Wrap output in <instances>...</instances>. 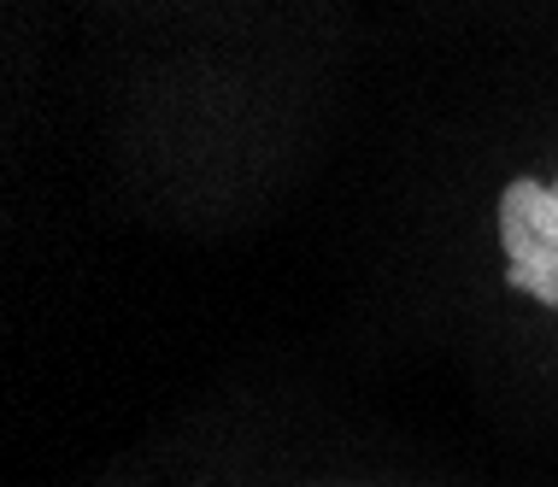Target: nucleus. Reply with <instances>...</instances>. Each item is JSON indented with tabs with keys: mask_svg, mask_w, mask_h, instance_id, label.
<instances>
[{
	"mask_svg": "<svg viewBox=\"0 0 558 487\" xmlns=\"http://www.w3.org/2000/svg\"><path fill=\"white\" fill-rule=\"evenodd\" d=\"M500 241H506V282L558 312V247L535 241L518 211H506V206H500Z\"/></svg>",
	"mask_w": 558,
	"mask_h": 487,
	"instance_id": "1",
	"label": "nucleus"
}]
</instances>
